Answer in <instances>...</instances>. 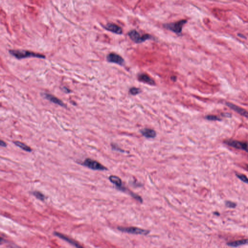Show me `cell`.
<instances>
[{"label": "cell", "instance_id": "obj_1", "mask_svg": "<svg viewBox=\"0 0 248 248\" xmlns=\"http://www.w3.org/2000/svg\"><path fill=\"white\" fill-rule=\"evenodd\" d=\"M9 53L12 56L15 57L18 59L20 60L29 57H35V58H45V56L43 54L34 53L32 51L26 50H10Z\"/></svg>", "mask_w": 248, "mask_h": 248}, {"label": "cell", "instance_id": "obj_2", "mask_svg": "<svg viewBox=\"0 0 248 248\" xmlns=\"http://www.w3.org/2000/svg\"><path fill=\"white\" fill-rule=\"evenodd\" d=\"M81 164L93 170L104 171L108 170V169L101 164L99 162L91 159L90 158H87L82 163H81Z\"/></svg>", "mask_w": 248, "mask_h": 248}, {"label": "cell", "instance_id": "obj_3", "mask_svg": "<svg viewBox=\"0 0 248 248\" xmlns=\"http://www.w3.org/2000/svg\"><path fill=\"white\" fill-rule=\"evenodd\" d=\"M118 229L121 232L134 235H147L150 233L148 230L143 229L136 227H118Z\"/></svg>", "mask_w": 248, "mask_h": 248}, {"label": "cell", "instance_id": "obj_4", "mask_svg": "<svg viewBox=\"0 0 248 248\" xmlns=\"http://www.w3.org/2000/svg\"><path fill=\"white\" fill-rule=\"evenodd\" d=\"M187 22V20H181L173 23H167L164 25L165 28L172 31L177 34H180L182 32V28L184 25Z\"/></svg>", "mask_w": 248, "mask_h": 248}, {"label": "cell", "instance_id": "obj_5", "mask_svg": "<svg viewBox=\"0 0 248 248\" xmlns=\"http://www.w3.org/2000/svg\"><path fill=\"white\" fill-rule=\"evenodd\" d=\"M128 35L130 39L136 43H140L152 37L149 34H146L141 36L139 32L135 30H131L128 32Z\"/></svg>", "mask_w": 248, "mask_h": 248}, {"label": "cell", "instance_id": "obj_6", "mask_svg": "<svg viewBox=\"0 0 248 248\" xmlns=\"http://www.w3.org/2000/svg\"><path fill=\"white\" fill-rule=\"evenodd\" d=\"M224 143L230 146L235 149L242 150L248 152V144L245 142H240L234 140H228L225 141Z\"/></svg>", "mask_w": 248, "mask_h": 248}, {"label": "cell", "instance_id": "obj_7", "mask_svg": "<svg viewBox=\"0 0 248 248\" xmlns=\"http://www.w3.org/2000/svg\"><path fill=\"white\" fill-rule=\"evenodd\" d=\"M107 60L110 63L123 66L125 63L124 59L121 56L115 53H111L107 56Z\"/></svg>", "mask_w": 248, "mask_h": 248}, {"label": "cell", "instance_id": "obj_8", "mask_svg": "<svg viewBox=\"0 0 248 248\" xmlns=\"http://www.w3.org/2000/svg\"><path fill=\"white\" fill-rule=\"evenodd\" d=\"M42 95L44 98L47 99L49 100V101H50L51 102L55 103V104L61 106L62 107H66V105L64 104V103L59 99L57 98L56 97L53 96L52 94H50L48 93H43L42 94Z\"/></svg>", "mask_w": 248, "mask_h": 248}, {"label": "cell", "instance_id": "obj_9", "mask_svg": "<svg viewBox=\"0 0 248 248\" xmlns=\"http://www.w3.org/2000/svg\"><path fill=\"white\" fill-rule=\"evenodd\" d=\"M53 234L55 236H56L60 239H63L67 242L71 244L72 245L76 247H77V248H82V247L80 245V244H79L78 243L75 242L74 240L70 239L69 237H68L67 236H65V235L60 233L59 232H54Z\"/></svg>", "mask_w": 248, "mask_h": 248}, {"label": "cell", "instance_id": "obj_10", "mask_svg": "<svg viewBox=\"0 0 248 248\" xmlns=\"http://www.w3.org/2000/svg\"><path fill=\"white\" fill-rule=\"evenodd\" d=\"M226 105L229 108L233 110L234 111H235L242 116L248 118V112L246 111L245 110L243 109V108L239 107L238 106L236 105L235 104L227 102Z\"/></svg>", "mask_w": 248, "mask_h": 248}, {"label": "cell", "instance_id": "obj_11", "mask_svg": "<svg viewBox=\"0 0 248 248\" xmlns=\"http://www.w3.org/2000/svg\"><path fill=\"white\" fill-rule=\"evenodd\" d=\"M104 28L106 30L115 34H118V35L122 34V30L120 26L115 25L114 23H109L107 24L104 26Z\"/></svg>", "mask_w": 248, "mask_h": 248}, {"label": "cell", "instance_id": "obj_12", "mask_svg": "<svg viewBox=\"0 0 248 248\" xmlns=\"http://www.w3.org/2000/svg\"><path fill=\"white\" fill-rule=\"evenodd\" d=\"M138 79L142 82L146 83L150 85H154L155 81L151 77L146 74H140L138 76Z\"/></svg>", "mask_w": 248, "mask_h": 248}, {"label": "cell", "instance_id": "obj_13", "mask_svg": "<svg viewBox=\"0 0 248 248\" xmlns=\"http://www.w3.org/2000/svg\"><path fill=\"white\" fill-rule=\"evenodd\" d=\"M142 135L146 138H154L156 136V132L154 130L150 128H143L141 130Z\"/></svg>", "mask_w": 248, "mask_h": 248}, {"label": "cell", "instance_id": "obj_14", "mask_svg": "<svg viewBox=\"0 0 248 248\" xmlns=\"http://www.w3.org/2000/svg\"><path fill=\"white\" fill-rule=\"evenodd\" d=\"M109 180L112 183L115 185L117 189H118L119 187H120L121 186L123 185L121 180L120 179V177H119L116 175H112L110 176Z\"/></svg>", "mask_w": 248, "mask_h": 248}, {"label": "cell", "instance_id": "obj_15", "mask_svg": "<svg viewBox=\"0 0 248 248\" xmlns=\"http://www.w3.org/2000/svg\"><path fill=\"white\" fill-rule=\"evenodd\" d=\"M248 244V239H244L242 240H236L234 242H229L227 243L228 246L232 247H237L240 246Z\"/></svg>", "mask_w": 248, "mask_h": 248}, {"label": "cell", "instance_id": "obj_16", "mask_svg": "<svg viewBox=\"0 0 248 248\" xmlns=\"http://www.w3.org/2000/svg\"><path fill=\"white\" fill-rule=\"evenodd\" d=\"M13 143L16 146H17L23 150L26 151V152H31L32 151V149L29 146L26 145L24 143H22V142H19V141H14V142H13Z\"/></svg>", "mask_w": 248, "mask_h": 248}, {"label": "cell", "instance_id": "obj_17", "mask_svg": "<svg viewBox=\"0 0 248 248\" xmlns=\"http://www.w3.org/2000/svg\"><path fill=\"white\" fill-rule=\"evenodd\" d=\"M31 194H32V195H34L35 197H36V198L40 201H44L46 199L45 196L39 191L35 190V191L31 192Z\"/></svg>", "mask_w": 248, "mask_h": 248}, {"label": "cell", "instance_id": "obj_18", "mask_svg": "<svg viewBox=\"0 0 248 248\" xmlns=\"http://www.w3.org/2000/svg\"><path fill=\"white\" fill-rule=\"evenodd\" d=\"M205 119L211 121H221V118L218 116L214 115H208L205 116Z\"/></svg>", "mask_w": 248, "mask_h": 248}, {"label": "cell", "instance_id": "obj_19", "mask_svg": "<svg viewBox=\"0 0 248 248\" xmlns=\"http://www.w3.org/2000/svg\"><path fill=\"white\" fill-rule=\"evenodd\" d=\"M236 175L242 181L244 182V183H246L248 184V178H247L246 176L244 175V174H236Z\"/></svg>", "mask_w": 248, "mask_h": 248}, {"label": "cell", "instance_id": "obj_20", "mask_svg": "<svg viewBox=\"0 0 248 248\" xmlns=\"http://www.w3.org/2000/svg\"><path fill=\"white\" fill-rule=\"evenodd\" d=\"M130 93L132 95H136L141 93V90L139 88L136 87L131 88L130 89Z\"/></svg>", "mask_w": 248, "mask_h": 248}, {"label": "cell", "instance_id": "obj_21", "mask_svg": "<svg viewBox=\"0 0 248 248\" xmlns=\"http://www.w3.org/2000/svg\"><path fill=\"white\" fill-rule=\"evenodd\" d=\"M225 205L226 206L229 208H235L236 206V203L232 202L231 201H226L225 202Z\"/></svg>", "mask_w": 248, "mask_h": 248}, {"label": "cell", "instance_id": "obj_22", "mask_svg": "<svg viewBox=\"0 0 248 248\" xmlns=\"http://www.w3.org/2000/svg\"><path fill=\"white\" fill-rule=\"evenodd\" d=\"M111 146H112V149L114 150L120 151V152H124V151H123L122 150H121V149L118 148V146H116V145H115V144H112Z\"/></svg>", "mask_w": 248, "mask_h": 248}, {"label": "cell", "instance_id": "obj_23", "mask_svg": "<svg viewBox=\"0 0 248 248\" xmlns=\"http://www.w3.org/2000/svg\"><path fill=\"white\" fill-rule=\"evenodd\" d=\"M0 145L2 147H6L7 146L6 143V142H4V141H3V140L1 141V142H0Z\"/></svg>", "mask_w": 248, "mask_h": 248}, {"label": "cell", "instance_id": "obj_24", "mask_svg": "<svg viewBox=\"0 0 248 248\" xmlns=\"http://www.w3.org/2000/svg\"><path fill=\"white\" fill-rule=\"evenodd\" d=\"M62 90L63 91V92H65V93H68L70 92V90L68 89L66 87H62Z\"/></svg>", "mask_w": 248, "mask_h": 248}, {"label": "cell", "instance_id": "obj_25", "mask_svg": "<svg viewBox=\"0 0 248 248\" xmlns=\"http://www.w3.org/2000/svg\"><path fill=\"white\" fill-rule=\"evenodd\" d=\"M238 36L239 37H240L242 38H246V37H245V35H243L242 34H238Z\"/></svg>", "mask_w": 248, "mask_h": 248}, {"label": "cell", "instance_id": "obj_26", "mask_svg": "<svg viewBox=\"0 0 248 248\" xmlns=\"http://www.w3.org/2000/svg\"><path fill=\"white\" fill-rule=\"evenodd\" d=\"M247 168H248V165H247Z\"/></svg>", "mask_w": 248, "mask_h": 248}]
</instances>
